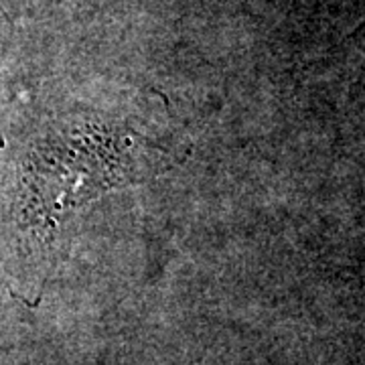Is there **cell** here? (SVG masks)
<instances>
[{
	"instance_id": "obj_1",
	"label": "cell",
	"mask_w": 365,
	"mask_h": 365,
	"mask_svg": "<svg viewBox=\"0 0 365 365\" xmlns=\"http://www.w3.org/2000/svg\"><path fill=\"white\" fill-rule=\"evenodd\" d=\"M365 35V21L364 23H361V25L357 26V29H355V33H353L351 35V39H357V37H364Z\"/></svg>"
}]
</instances>
